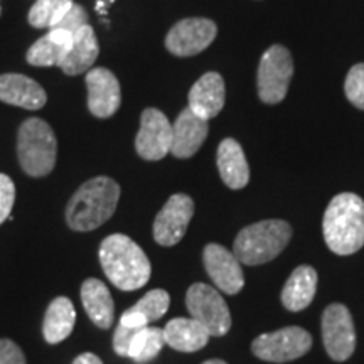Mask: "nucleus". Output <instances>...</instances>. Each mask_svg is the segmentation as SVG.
Masks as SVG:
<instances>
[{
	"mask_svg": "<svg viewBox=\"0 0 364 364\" xmlns=\"http://www.w3.org/2000/svg\"><path fill=\"white\" fill-rule=\"evenodd\" d=\"M100 263L107 275L117 289L132 292L142 289L150 280L149 257L134 240L127 235H110L100 245Z\"/></svg>",
	"mask_w": 364,
	"mask_h": 364,
	"instance_id": "nucleus-1",
	"label": "nucleus"
},
{
	"mask_svg": "<svg viewBox=\"0 0 364 364\" xmlns=\"http://www.w3.org/2000/svg\"><path fill=\"white\" fill-rule=\"evenodd\" d=\"M120 193V186L112 177L98 176L86 181L68 203V226L75 231L97 230L115 215Z\"/></svg>",
	"mask_w": 364,
	"mask_h": 364,
	"instance_id": "nucleus-2",
	"label": "nucleus"
},
{
	"mask_svg": "<svg viewBox=\"0 0 364 364\" xmlns=\"http://www.w3.org/2000/svg\"><path fill=\"white\" fill-rule=\"evenodd\" d=\"M322 233L331 252L341 257L364 247V201L358 194L343 193L332 198L322 220Z\"/></svg>",
	"mask_w": 364,
	"mask_h": 364,
	"instance_id": "nucleus-3",
	"label": "nucleus"
},
{
	"mask_svg": "<svg viewBox=\"0 0 364 364\" xmlns=\"http://www.w3.org/2000/svg\"><path fill=\"white\" fill-rule=\"evenodd\" d=\"M292 238V226L284 220H265L240 231L233 255L245 265H262L284 252Z\"/></svg>",
	"mask_w": 364,
	"mask_h": 364,
	"instance_id": "nucleus-4",
	"label": "nucleus"
},
{
	"mask_svg": "<svg viewBox=\"0 0 364 364\" xmlns=\"http://www.w3.org/2000/svg\"><path fill=\"white\" fill-rule=\"evenodd\" d=\"M58 140L43 118H27L17 132V157L31 177H46L56 166Z\"/></svg>",
	"mask_w": 364,
	"mask_h": 364,
	"instance_id": "nucleus-5",
	"label": "nucleus"
},
{
	"mask_svg": "<svg viewBox=\"0 0 364 364\" xmlns=\"http://www.w3.org/2000/svg\"><path fill=\"white\" fill-rule=\"evenodd\" d=\"M294 78V59L287 48L270 46L260 59L257 85L258 97L263 103L277 105L287 97L289 85Z\"/></svg>",
	"mask_w": 364,
	"mask_h": 364,
	"instance_id": "nucleus-6",
	"label": "nucleus"
},
{
	"mask_svg": "<svg viewBox=\"0 0 364 364\" xmlns=\"http://www.w3.org/2000/svg\"><path fill=\"white\" fill-rule=\"evenodd\" d=\"M189 316L203 324L211 338H223L231 329V314L225 299L215 287L193 284L186 294Z\"/></svg>",
	"mask_w": 364,
	"mask_h": 364,
	"instance_id": "nucleus-7",
	"label": "nucleus"
},
{
	"mask_svg": "<svg viewBox=\"0 0 364 364\" xmlns=\"http://www.w3.org/2000/svg\"><path fill=\"white\" fill-rule=\"evenodd\" d=\"M312 338L302 327H285V329L267 332L253 341L252 351L257 358L270 363H287L302 358L311 351Z\"/></svg>",
	"mask_w": 364,
	"mask_h": 364,
	"instance_id": "nucleus-8",
	"label": "nucleus"
},
{
	"mask_svg": "<svg viewBox=\"0 0 364 364\" xmlns=\"http://www.w3.org/2000/svg\"><path fill=\"white\" fill-rule=\"evenodd\" d=\"M218 26L206 17H189L171 27L166 36L167 51L174 56L189 58L203 53L216 39Z\"/></svg>",
	"mask_w": 364,
	"mask_h": 364,
	"instance_id": "nucleus-9",
	"label": "nucleus"
},
{
	"mask_svg": "<svg viewBox=\"0 0 364 364\" xmlns=\"http://www.w3.org/2000/svg\"><path fill=\"white\" fill-rule=\"evenodd\" d=\"M322 339L326 351L334 361H346L356 349V331H354L351 312L343 304H332L322 316Z\"/></svg>",
	"mask_w": 364,
	"mask_h": 364,
	"instance_id": "nucleus-10",
	"label": "nucleus"
},
{
	"mask_svg": "<svg viewBox=\"0 0 364 364\" xmlns=\"http://www.w3.org/2000/svg\"><path fill=\"white\" fill-rule=\"evenodd\" d=\"M172 125L169 118L157 108H145L140 117V130L135 139V150L144 161H161L171 152Z\"/></svg>",
	"mask_w": 364,
	"mask_h": 364,
	"instance_id": "nucleus-11",
	"label": "nucleus"
},
{
	"mask_svg": "<svg viewBox=\"0 0 364 364\" xmlns=\"http://www.w3.org/2000/svg\"><path fill=\"white\" fill-rule=\"evenodd\" d=\"M194 215V201L188 194H174L154 221V240L162 247H174L184 238Z\"/></svg>",
	"mask_w": 364,
	"mask_h": 364,
	"instance_id": "nucleus-12",
	"label": "nucleus"
},
{
	"mask_svg": "<svg viewBox=\"0 0 364 364\" xmlns=\"http://www.w3.org/2000/svg\"><path fill=\"white\" fill-rule=\"evenodd\" d=\"M203 262L209 279L221 292L235 295L245 287L243 270L238 258L230 253V250L218 243H209L203 252Z\"/></svg>",
	"mask_w": 364,
	"mask_h": 364,
	"instance_id": "nucleus-13",
	"label": "nucleus"
},
{
	"mask_svg": "<svg viewBox=\"0 0 364 364\" xmlns=\"http://www.w3.org/2000/svg\"><path fill=\"white\" fill-rule=\"evenodd\" d=\"M88 110L97 118H110L122 105V90L117 76L107 68H93L86 75Z\"/></svg>",
	"mask_w": 364,
	"mask_h": 364,
	"instance_id": "nucleus-14",
	"label": "nucleus"
},
{
	"mask_svg": "<svg viewBox=\"0 0 364 364\" xmlns=\"http://www.w3.org/2000/svg\"><path fill=\"white\" fill-rule=\"evenodd\" d=\"M209 132L208 120L198 117L191 108H184L172 125L171 154L177 159L193 157L206 140Z\"/></svg>",
	"mask_w": 364,
	"mask_h": 364,
	"instance_id": "nucleus-15",
	"label": "nucleus"
},
{
	"mask_svg": "<svg viewBox=\"0 0 364 364\" xmlns=\"http://www.w3.org/2000/svg\"><path fill=\"white\" fill-rule=\"evenodd\" d=\"M0 102L26 110H41L48 102V95L43 86L29 76L7 73L0 75Z\"/></svg>",
	"mask_w": 364,
	"mask_h": 364,
	"instance_id": "nucleus-16",
	"label": "nucleus"
},
{
	"mask_svg": "<svg viewBox=\"0 0 364 364\" xmlns=\"http://www.w3.org/2000/svg\"><path fill=\"white\" fill-rule=\"evenodd\" d=\"M226 88L225 80L220 73L209 71L203 75L189 91V108L196 115L211 120L225 107Z\"/></svg>",
	"mask_w": 364,
	"mask_h": 364,
	"instance_id": "nucleus-17",
	"label": "nucleus"
},
{
	"mask_svg": "<svg viewBox=\"0 0 364 364\" xmlns=\"http://www.w3.org/2000/svg\"><path fill=\"white\" fill-rule=\"evenodd\" d=\"M100 54V44L93 27L83 26L73 36V44L59 61V70L68 76H76L91 70Z\"/></svg>",
	"mask_w": 364,
	"mask_h": 364,
	"instance_id": "nucleus-18",
	"label": "nucleus"
},
{
	"mask_svg": "<svg viewBox=\"0 0 364 364\" xmlns=\"http://www.w3.org/2000/svg\"><path fill=\"white\" fill-rule=\"evenodd\" d=\"M81 302L88 317L100 329H110L115 321V304L108 287L98 279H88L81 285Z\"/></svg>",
	"mask_w": 364,
	"mask_h": 364,
	"instance_id": "nucleus-19",
	"label": "nucleus"
},
{
	"mask_svg": "<svg viewBox=\"0 0 364 364\" xmlns=\"http://www.w3.org/2000/svg\"><path fill=\"white\" fill-rule=\"evenodd\" d=\"M166 344L181 353H196L208 344L209 331L193 317L172 318L164 327Z\"/></svg>",
	"mask_w": 364,
	"mask_h": 364,
	"instance_id": "nucleus-20",
	"label": "nucleus"
},
{
	"mask_svg": "<svg viewBox=\"0 0 364 364\" xmlns=\"http://www.w3.org/2000/svg\"><path fill=\"white\" fill-rule=\"evenodd\" d=\"M218 169L230 189H243L250 181V167L243 149L235 139H225L218 147Z\"/></svg>",
	"mask_w": 364,
	"mask_h": 364,
	"instance_id": "nucleus-21",
	"label": "nucleus"
},
{
	"mask_svg": "<svg viewBox=\"0 0 364 364\" xmlns=\"http://www.w3.org/2000/svg\"><path fill=\"white\" fill-rule=\"evenodd\" d=\"M317 290V272L312 267H297L282 290V304L287 311L300 312L312 304Z\"/></svg>",
	"mask_w": 364,
	"mask_h": 364,
	"instance_id": "nucleus-22",
	"label": "nucleus"
},
{
	"mask_svg": "<svg viewBox=\"0 0 364 364\" xmlns=\"http://www.w3.org/2000/svg\"><path fill=\"white\" fill-rule=\"evenodd\" d=\"M76 322V311L68 297H58L49 304L43 322L46 343L58 344L70 338Z\"/></svg>",
	"mask_w": 364,
	"mask_h": 364,
	"instance_id": "nucleus-23",
	"label": "nucleus"
},
{
	"mask_svg": "<svg viewBox=\"0 0 364 364\" xmlns=\"http://www.w3.org/2000/svg\"><path fill=\"white\" fill-rule=\"evenodd\" d=\"M166 339H164V331L159 327H144L135 334V338L132 339L130 348H129V356L134 359L135 363L144 364L152 361L154 358L159 356V353L162 351Z\"/></svg>",
	"mask_w": 364,
	"mask_h": 364,
	"instance_id": "nucleus-24",
	"label": "nucleus"
},
{
	"mask_svg": "<svg viewBox=\"0 0 364 364\" xmlns=\"http://www.w3.org/2000/svg\"><path fill=\"white\" fill-rule=\"evenodd\" d=\"M73 0H36L27 21L36 29H53L73 7Z\"/></svg>",
	"mask_w": 364,
	"mask_h": 364,
	"instance_id": "nucleus-25",
	"label": "nucleus"
},
{
	"mask_svg": "<svg viewBox=\"0 0 364 364\" xmlns=\"http://www.w3.org/2000/svg\"><path fill=\"white\" fill-rule=\"evenodd\" d=\"M68 49H70L68 46L61 44L51 33H48L31 46L26 54V61L31 66L39 68L59 66V61L65 56Z\"/></svg>",
	"mask_w": 364,
	"mask_h": 364,
	"instance_id": "nucleus-26",
	"label": "nucleus"
},
{
	"mask_svg": "<svg viewBox=\"0 0 364 364\" xmlns=\"http://www.w3.org/2000/svg\"><path fill=\"white\" fill-rule=\"evenodd\" d=\"M169 306H171L169 294L162 289H154L145 294L132 309L142 314L150 324V322H156L159 318L166 316V312L169 311Z\"/></svg>",
	"mask_w": 364,
	"mask_h": 364,
	"instance_id": "nucleus-27",
	"label": "nucleus"
},
{
	"mask_svg": "<svg viewBox=\"0 0 364 364\" xmlns=\"http://www.w3.org/2000/svg\"><path fill=\"white\" fill-rule=\"evenodd\" d=\"M346 97L354 107L364 110V63L353 66L346 76L344 83Z\"/></svg>",
	"mask_w": 364,
	"mask_h": 364,
	"instance_id": "nucleus-28",
	"label": "nucleus"
},
{
	"mask_svg": "<svg viewBox=\"0 0 364 364\" xmlns=\"http://www.w3.org/2000/svg\"><path fill=\"white\" fill-rule=\"evenodd\" d=\"M88 12L83 6L78 4H73V7L66 12V16L58 22L53 29H65L70 31L71 34H75L76 31H80L83 26H88Z\"/></svg>",
	"mask_w": 364,
	"mask_h": 364,
	"instance_id": "nucleus-29",
	"label": "nucleus"
},
{
	"mask_svg": "<svg viewBox=\"0 0 364 364\" xmlns=\"http://www.w3.org/2000/svg\"><path fill=\"white\" fill-rule=\"evenodd\" d=\"M14 201H16V186L7 174H0V225L11 218Z\"/></svg>",
	"mask_w": 364,
	"mask_h": 364,
	"instance_id": "nucleus-30",
	"label": "nucleus"
},
{
	"mask_svg": "<svg viewBox=\"0 0 364 364\" xmlns=\"http://www.w3.org/2000/svg\"><path fill=\"white\" fill-rule=\"evenodd\" d=\"M139 331L140 329H132V327H127L124 324L117 326L115 334H113V349H115V353L118 354V356H125V358L129 356L130 343Z\"/></svg>",
	"mask_w": 364,
	"mask_h": 364,
	"instance_id": "nucleus-31",
	"label": "nucleus"
},
{
	"mask_svg": "<svg viewBox=\"0 0 364 364\" xmlns=\"http://www.w3.org/2000/svg\"><path fill=\"white\" fill-rule=\"evenodd\" d=\"M0 364H26L21 348L11 339H0Z\"/></svg>",
	"mask_w": 364,
	"mask_h": 364,
	"instance_id": "nucleus-32",
	"label": "nucleus"
},
{
	"mask_svg": "<svg viewBox=\"0 0 364 364\" xmlns=\"http://www.w3.org/2000/svg\"><path fill=\"white\" fill-rule=\"evenodd\" d=\"M120 324L132 327V329H142V327L149 326V321L142 316V314L134 311V309L130 307L129 311H125L124 314H122Z\"/></svg>",
	"mask_w": 364,
	"mask_h": 364,
	"instance_id": "nucleus-33",
	"label": "nucleus"
},
{
	"mask_svg": "<svg viewBox=\"0 0 364 364\" xmlns=\"http://www.w3.org/2000/svg\"><path fill=\"white\" fill-rule=\"evenodd\" d=\"M73 364H103V363H102V359L97 356V354L83 353V354H80L75 361H73Z\"/></svg>",
	"mask_w": 364,
	"mask_h": 364,
	"instance_id": "nucleus-34",
	"label": "nucleus"
},
{
	"mask_svg": "<svg viewBox=\"0 0 364 364\" xmlns=\"http://www.w3.org/2000/svg\"><path fill=\"white\" fill-rule=\"evenodd\" d=\"M203 364H226L223 359H209V361H204Z\"/></svg>",
	"mask_w": 364,
	"mask_h": 364,
	"instance_id": "nucleus-35",
	"label": "nucleus"
}]
</instances>
